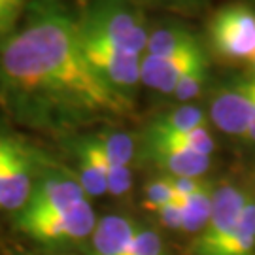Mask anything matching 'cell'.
<instances>
[{
  "label": "cell",
  "instance_id": "cell-24",
  "mask_svg": "<svg viewBox=\"0 0 255 255\" xmlns=\"http://www.w3.org/2000/svg\"><path fill=\"white\" fill-rule=\"evenodd\" d=\"M155 216L159 219V223L168 231H183V212H182V201H172L166 206L155 212Z\"/></svg>",
  "mask_w": 255,
  "mask_h": 255
},
{
  "label": "cell",
  "instance_id": "cell-22",
  "mask_svg": "<svg viewBox=\"0 0 255 255\" xmlns=\"http://www.w3.org/2000/svg\"><path fill=\"white\" fill-rule=\"evenodd\" d=\"M30 2L32 0H0V44L17 30Z\"/></svg>",
  "mask_w": 255,
  "mask_h": 255
},
{
  "label": "cell",
  "instance_id": "cell-16",
  "mask_svg": "<svg viewBox=\"0 0 255 255\" xmlns=\"http://www.w3.org/2000/svg\"><path fill=\"white\" fill-rule=\"evenodd\" d=\"M216 255H255V195L250 197L235 231Z\"/></svg>",
  "mask_w": 255,
  "mask_h": 255
},
{
  "label": "cell",
  "instance_id": "cell-26",
  "mask_svg": "<svg viewBox=\"0 0 255 255\" xmlns=\"http://www.w3.org/2000/svg\"><path fill=\"white\" fill-rule=\"evenodd\" d=\"M11 138H13V134H11V132L0 130V182H2L4 166H6V161H8L9 146H11Z\"/></svg>",
  "mask_w": 255,
  "mask_h": 255
},
{
  "label": "cell",
  "instance_id": "cell-5",
  "mask_svg": "<svg viewBox=\"0 0 255 255\" xmlns=\"http://www.w3.org/2000/svg\"><path fill=\"white\" fill-rule=\"evenodd\" d=\"M97 214L91 202L83 201L74 208L38 219H17V229L44 246L66 248L89 242L97 227Z\"/></svg>",
  "mask_w": 255,
  "mask_h": 255
},
{
  "label": "cell",
  "instance_id": "cell-21",
  "mask_svg": "<svg viewBox=\"0 0 255 255\" xmlns=\"http://www.w3.org/2000/svg\"><path fill=\"white\" fill-rule=\"evenodd\" d=\"M125 255H168V250L157 229L140 225Z\"/></svg>",
  "mask_w": 255,
  "mask_h": 255
},
{
  "label": "cell",
  "instance_id": "cell-3",
  "mask_svg": "<svg viewBox=\"0 0 255 255\" xmlns=\"http://www.w3.org/2000/svg\"><path fill=\"white\" fill-rule=\"evenodd\" d=\"M83 201H89V197L83 191L76 172L42 153L32 195L23 212L17 214V219H38L53 216L74 208Z\"/></svg>",
  "mask_w": 255,
  "mask_h": 255
},
{
  "label": "cell",
  "instance_id": "cell-13",
  "mask_svg": "<svg viewBox=\"0 0 255 255\" xmlns=\"http://www.w3.org/2000/svg\"><path fill=\"white\" fill-rule=\"evenodd\" d=\"M136 219L123 214H108L97 221L89 238V255H125L136 235Z\"/></svg>",
  "mask_w": 255,
  "mask_h": 255
},
{
  "label": "cell",
  "instance_id": "cell-6",
  "mask_svg": "<svg viewBox=\"0 0 255 255\" xmlns=\"http://www.w3.org/2000/svg\"><path fill=\"white\" fill-rule=\"evenodd\" d=\"M255 104V78L238 76L216 85L210 93L208 119L231 138L242 140L250 127Z\"/></svg>",
  "mask_w": 255,
  "mask_h": 255
},
{
  "label": "cell",
  "instance_id": "cell-10",
  "mask_svg": "<svg viewBox=\"0 0 255 255\" xmlns=\"http://www.w3.org/2000/svg\"><path fill=\"white\" fill-rule=\"evenodd\" d=\"M204 55H206V49L202 44L180 55H172V57L144 55L142 64H140L142 85L161 95H172L176 85L187 74V70Z\"/></svg>",
  "mask_w": 255,
  "mask_h": 255
},
{
  "label": "cell",
  "instance_id": "cell-1",
  "mask_svg": "<svg viewBox=\"0 0 255 255\" xmlns=\"http://www.w3.org/2000/svg\"><path fill=\"white\" fill-rule=\"evenodd\" d=\"M0 106L21 125L47 132H72L132 112V102L89 66L78 19L59 0H32L17 30L0 44Z\"/></svg>",
  "mask_w": 255,
  "mask_h": 255
},
{
  "label": "cell",
  "instance_id": "cell-28",
  "mask_svg": "<svg viewBox=\"0 0 255 255\" xmlns=\"http://www.w3.org/2000/svg\"><path fill=\"white\" fill-rule=\"evenodd\" d=\"M242 142L246 146H255V104H254V114H252V119H250V127H248L246 134L242 138Z\"/></svg>",
  "mask_w": 255,
  "mask_h": 255
},
{
  "label": "cell",
  "instance_id": "cell-19",
  "mask_svg": "<svg viewBox=\"0 0 255 255\" xmlns=\"http://www.w3.org/2000/svg\"><path fill=\"white\" fill-rule=\"evenodd\" d=\"M206 82H208V55H204L202 59H199L187 70V74L176 85L172 97L178 102H182V104L195 101L197 97L202 95L204 87H206Z\"/></svg>",
  "mask_w": 255,
  "mask_h": 255
},
{
  "label": "cell",
  "instance_id": "cell-27",
  "mask_svg": "<svg viewBox=\"0 0 255 255\" xmlns=\"http://www.w3.org/2000/svg\"><path fill=\"white\" fill-rule=\"evenodd\" d=\"M153 4H159V6H166V8H197L201 4V0H149Z\"/></svg>",
  "mask_w": 255,
  "mask_h": 255
},
{
  "label": "cell",
  "instance_id": "cell-15",
  "mask_svg": "<svg viewBox=\"0 0 255 255\" xmlns=\"http://www.w3.org/2000/svg\"><path fill=\"white\" fill-rule=\"evenodd\" d=\"M201 38L193 32L191 28L180 23H163L159 27L151 28L147 47L144 55L151 57H172L183 51H189L193 47L201 46Z\"/></svg>",
  "mask_w": 255,
  "mask_h": 255
},
{
  "label": "cell",
  "instance_id": "cell-2",
  "mask_svg": "<svg viewBox=\"0 0 255 255\" xmlns=\"http://www.w3.org/2000/svg\"><path fill=\"white\" fill-rule=\"evenodd\" d=\"M78 30L83 38L138 57L146 53L151 32L136 0H89L78 17Z\"/></svg>",
  "mask_w": 255,
  "mask_h": 255
},
{
  "label": "cell",
  "instance_id": "cell-17",
  "mask_svg": "<svg viewBox=\"0 0 255 255\" xmlns=\"http://www.w3.org/2000/svg\"><path fill=\"white\" fill-rule=\"evenodd\" d=\"M214 189L216 185L206 182V185L201 191L187 197L182 201V212H183V231L187 235L197 237L202 229L206 227L212 214V206H214ZM180 201V199H178Z\"/></svg>",
  "mask_w": 255,
  "mask_h": 255
},
{
  "label": "cell",
  "instance_id": "cell-8",
  "mask_svg": "<svg viewBox=\"0 0 255 255\" xmlns=\"http://www.w3.org/2000/svg\"><path fill=\"white\" fill-rule=\"evenodd\" d=\"M80 42H82L83 55L95 74L112 91L118 93L119 97H123L128 102L134 101V93L138 85L142 83L140 80L142 57L125 53L118 47L108 46L99 40L83 38L82 34H80Z\"/></svg>",
  "mask_w": 255,
  "mask_h": 255
},
{
  "label": "cell",
  "instance_id": "cell-18",
  "mask_svg": "<svg viewBox=\"0 0 255 255\" xmlns=\"http://www.w3.org/2000/svg\"><path fill=\"white\" fill-rule=\"evenodd\" d=\"M95 138L104 149L110 163L130 166L134 153H136V140L128 132L121 130V128H101L95 134Z\"/></svg>",
  "mask_w": 255,
  "mask_h": 255
},
{
  "label": "cell",
  "instance_id": "cell-11",
  "mask_svg": "<svg viewBox=\"0 0 255 255\" xmlns=\"http://www.w3.org/2000/svg\"><path fill=\"white\" fill-rule=\"evenodd\" d=\"M70 149L76 159V176L82 183L83 191L89 199H97L108 193L106 174H108L110 159L104 149L97 142L95 134L74 138L70 142Z\"/></svg>",
  "mask_w": 255,
  "mask_h": 255
},
{
  "label": "cell",
  "instance_id": "cell-7",
  "mask_svg": "<svg viewBox=\"0 0 255 255\" xmlns=\"http://www.w3.org/2000/svg\"><path fill=\"white\" fill-rule=\"evenodd\" d=\"M252 193L235 183H221L214 189V206L212 214L189 246V255H216L219 248L227 242L231 233L237 227L238 219L246 208Z\"/></svg>",
  "mask_w": 255,
  "mask_h": 255
},
{
  "label": "cell",
  "instance_id": "cell-9",
  "mask_svg": "<svg viewBox=\"0 0 255 255\" xmlns=\"http://www.w3.org/2000/svg\"><path fill=\"white\" fill-rule=\"evenodd\" d=\"M42 151L23 136L13 134L8 161L0 182V210L8 214H21L34 189L38 164Z\"/></svg>",
  "mask_w": 255,
  "mask_h": 255
},
{
  "label": "cell",
  "instance_id": "cell-29",
  "mask_svg": "<svg viewBox=\"0 0 255 255\" xmlns=\"http://www.w3.org/2000/svg\"><path fill=\"white\" fill-rule=\"evenodd\" d=\"M252 76L255 78V57H254V61H252Z\"/></svg>",
  "mask_w": 255,
  "mask_h": 255
},
{
  "label": "cell",
  "instance_id": "cell-25",
  "mask_svg": "<svg viewBox=\"0 0 255 255\" xmlns=\"http://www.w3.org/2000/svg\"><path fill=\"white\" fill-rule=\"evenodd\" d=\"M204 185H206V180H202V178H172L174 193H176V199H180V201L201 191Z\"/></svg>",
  "mask_w": 255,
  "mask_h": 255
},
{
  "label": "cell",
  "instance_id": "cell-14",
  "mask_svg": "<svg viewBox=\"0 0 255 255\" xmlns=\"http://www.w3.org/2000/svg\"><path fill=\"white\" fill-rule=\"evenodd\" d=\"M199 127H208V114L195 104H180L155 116L142 136H170Z\"/></svg>",
  "mask_w": 255,
  "mask_h": 255
},
{
  "label": "cell",
  "instance_id": "cell-4",
  "mask_svg": "<svg viewBox=\"0 0 255 255\" xmlns=\"http://www.w3.org/2000/svg\"><path fill=\"white\" fill-rule=\"evenodd\" d=\"M210 47L227 63H252L255 57V9L246 4L219 8L208 23Z\"/></svg>",
  "mask_w": 255,
  "mask_h": 255
},
{
  "label": "cell",
  "instance_id": "cell-20",
  "mask_svg": "<svg viewBox=\"0 0 255 255\" xmlns=\"http://www.w3.org/2000/svg\"><path fill=\"white\" fill-rule=\"evenodd\" d=\"M142 201L144 206L151 212H159V210L166 206L168 202L176 201V193L172 187V178L159 174L157 178H151L149 182L144 185L142 191Z\"/></svg>",
  "mask_w": 255,
  "mask_h": 255
},
{
  "label": "cell",
  "instance_id": "cell-23",
  "mask_svg": "<svg viewBox=\"0 0 255 255\" xmlns=\"http://www.w3.org/2000/svg\"><path fill=\"white\" fill-rule=\"evenodd\" d=\"M106 183H108V193L116 199L127 197L132 189V172L128 166L110 163L108 174H106Z\"/></svg>",
  "mask_w": 255,
  "mask_h": 255
},
{
  "label": "cell",
  "instance_id": "cell-12",
  "mask_svg": "<svg viewBox=\"0 0 255 255\" xmlns=\"http://www.w3.org/2000/svg\"><path fill=\"white\" fill-rule=\"evenodd\" d=\"M142 151L147 163H151L159 172L170 178H202L212 166L210 155L195 153L166 144L142 142Z\"/></svg>",
  "mask_w": 255,
  "mask_h": 255
}]
</instances>
